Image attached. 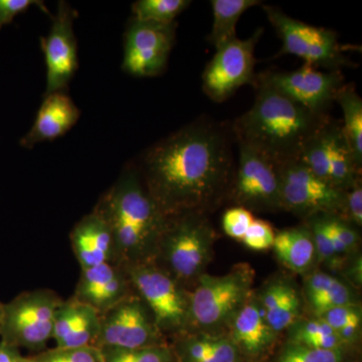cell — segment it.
I'll use <instances>...</instances> for the list:
<instances>
[{"label": "cell", "instance_id": "obj_1", "mask_svg": "<svg viewBox=\"0 0 362 362\" xmlns=\"http://www.w3.org/2000/svg\"><path fill=\"white\" fill-rule=\"evenodd\" d=\"M233 141L230 124L199 119L143 153L136 168L165 218L204 214L230 194Z\"/></svg>", "mask_w": 362, "mask_h": 362}, {"label": "cell", "instance_id": "obj_2", "mask_svg": "<svg viewBox=\"0 0 362 362\" xmlns=\"http://www.w3.org/2000/svg\"><path fill=\"white\" fill-rule=\"evenodd\" d=\"M256 99L232 124L233 138L268 157L279 166L298 160L330 116H319L269 86L255 84Z\"/></svg>", "mask_w": 362, "mask_h": 362}, {"label": "cell", "instance_id": "obj_3", "mask_svg": "<svg viewBox=\"0 0 362 362\" xmlns=\"http://www.w3.org/2000/svg\"><path fill=\"white\" fill-rule=\"evenodd\" d=\"M93 211L110 228L116 265L127 268L152 262L168 218L150 197L135 165L124 169Z\"/></svg>", "mask_w": 362, "mask_h": 362}, {"label": "cell", "instance_id": "obj_4", "mask_svg": "<svg viewBox=\"0 0 362 362\" xmlns=\"http://www.w3.org/2000/svg\"><path fill=\"white\" fill-rule=\"evenodd\" d=\"M214 230L202 214L168 218L152 263L185 288L202 275L211 258Z\"/></svg>", "mask_w": 362, "mask_h": 362}, {"label": "cell", "instance_id": "obj_5", "mask_svg": "<svg viewBox=\"0 0 362 362\" xmlns=\"http://www.w3.org/2000/svg\"><path fill=\"white\" fill-rule=\"evenodd\" d=\"M254 272L239 265L223 276L202 275L189 294V316L187 331L216 330L230 323L251 291Z\"/></svg>", "mask_w": 362, "mask_h": 362}, {"label": "cell", "instance_id": "obj_6", "mask_svg": "<svg viewBox=\"0 0 362 362\" xmlns=\"http://www.w3.org/2000/svg\"><path fill=\"white\" fill-rule=\"evenodd\" d=\"M63 301L52 290L37 289L2 303L0 341L33 354L47 349L52 339L54 315Z\"/></svg>", "mask_w": 362, "mask_h": 362}, {"label": "cell", "instance_id": "obj_7", "mask_svg": "<svg viewBox=\"0 0 362 362\" xmlns=\"http://www.w3.org/2000/svg\"><path fill=\"white\" fill-rule=\"evenodd\" d=\"M263 8L269 23L282 40V47L276 58L292 54L318 70L342 71L344 66H351L334 30L293 18L277 6H263Z\"/></svg>", "mask_w": 362, "mask_h": 362}, {"label": "cell", "instance_id": "obj_8", "mask_svg": "<svg viewBox=\"0 0 362 362\" xmlns=\"http://www.w3.org/2000/svg\"><path fill=\"white\" fill-rule=\"evenodd\" d=\"M136 294L148 307L157 328L164 337L187 331L189 293L152 262L125 268Z\"/></svg>", "mask_w": 362, "mask_h": 362}, {"label": "cell", "instance_id": "obj_9", "mask_svg": "<svg viewBox=\"0 0 362 362\" xmlns=\"http://www.w3.org/2000/svg\"><path fill=\"white\" fill-rule=\"evenodd\" d=\"M100 316L99 333L93 344L97 349H133L168 344L148 307L134 290Z\"/></svg>", "mask_w": 362, "mask_h": 362}, {"label": "cell", "instance_id": "obj_10", "mask_svg": "<svg viewBox=\"0 0 362 362\" xmlns=\"http://www.w3.org/2000/svg\"><path fill=\"white\" fill-rule=\"evenodd\" d=\"M255 84L269 86L319 116L329 111L344 83L342 71H320L304 64L294 71H267L256 75Z\"/></svg>", "mask_w": 362, "mask_h": 362}, {"label": "cell", "instance_id": "obj_11", "mask_svg": "<svg viewBox=\"0 0 362 362\" xmlns=\"http://www.w3.org/2000/svg\"><path fill=\"white\" fill-rule=\"evenodd\" d=\"M280 185L285 211L307 218L320 214L344 216L346 192L319 178L300 159L280 166Z\"/></svg>", "mask_w": 362, "mask_h": 362}, {"label": "cell", "instance_id": "obj_12", "mask_svg": "<svg viewBox=\"0 0 362 362\" xmlns=\"http://www.w3.org/2000/svg\"><path fill=\"white\" fill-rule=\"evenodd\" d=\"M235 168L230 195L237 206L250 211H277L281 204L280 166L242 143Z\"/></svg>", "mask_w": 362, "mask_h": 362}, {"label": "cell", "instance_id": "obj_13", "mask_svg": "<svg viewBox=\"0 0 362 362\" xmlns=\"http://www.w3.org/2000/svg\"><path fill=\"white\" fill-rule=\"evenodd\" d=\"M263 33L259 28L249 39L237 37L216 49L202 74V90L211 101L221 103L243 86H254L255 49Z\"/></svg>", "mask_w": 362, "mask_h": 362}, {"label": "cell", "instance_id": "obj_14", "mask_svg": "<svg viewBox=\"0 0 362 362\" xmlns=\"http://www.w3.org/2000/svg\"><path fill=\"white\" fill-rule=\"evenodd\" d=\"M299 159L314 175L343 192L361 181V168L345 141L341 123L332 118L308 142Z\"/></svg>", "mask_w": 362, "mask_h": 362}, {"label": "cell", "instance_id": "obj_15", "mask_svg": "<svg viewBox=\"0 0 362 362\" xmlns=\"http://www.w3.org/2000/svg\"><path fill=\"white\" fill-rule=\"evenodd\" d=\"M176 26L131 18L124 33L122 70L136 78L163 74L175 45Z\"/></svg>", "mask_w": 362, "mask_h": 362}, {"label": "cell", "instance_id": "obj_16", "mask_svg": "<svg viewBox=\"0 0 362 362\" xmlns=\"http://www.w3.org/2000/svg\"><path fill=\"white\" fill-rule=\"evenodd\" d=\"M78 13L61 0L57 13L52 16L49 35L40 37V47L47 66L45 94L66 92L71 78L78 68V44L74 32V21Z\"/></svg>", "mask_w": 362, "mask_h": 362}, {"label": "cell", "instance_id": "obj_17", "mask_svg": "<svg viewBox=\"0 0 362 362\" xmlns=\"http://www.w3.org/2000/svg\"><path fill=\"white\" fill-rule=\"evenodd\" d=\"M132 292L126 269L106 263L81 272L74 297L89 305L101 315Z\"/></svg>", "mask_w": 362, "mask_h": 362}, {"label": "cell", "instance_id": "obj_18", "mask_svg": "<svg viewBox=\"0 0 362 362\" xmlns=\"http://www.w3.org/2000/svg\"><path fill=\"white\" fill-rule=\"evenodd\" d=\"M81 111L66 92L45 95L35 122L20 144L32 149L39 143L52 141L69 132L80 119Z\"/></svg>", "mask_w": 362, "mask_h": 362}, {"label": "cell", "instance_id": "obj_19", "mask_svg": "<svg viewBox=\"0 0 362 362\" xmlns=\"http://www.w3.org/2000/svg\"><path fill=\"white\" fill-rule=\"evenodd\" d=\"M71 244L82 270L101 264H115V246L110 228L95 211L86 214L74 226Z\"/></svg>", "mask_w": 362, "mask_h": 362}, {"label": "cell", "instance_id": "obj_20", "mask_svg": "<svg viewBox=\"0 0 362 362\" xmlns=\"http://www.w3.org/2000/svg\"><path fill=\"white\" fill-rule=\"evenodd\" d=\"M101 316L89 305L71 297L62 302L54 315L52 339L57 347H80L94 344Z\"/></svg>", "mask_w": 362, "mask_h": 362}, {"label": "cell", "instance_id": "obj_21", "mask_svg": "<svg viewBox=\"0 0 362 362\" xmlns=\"http://www.w3.org/2000/svg\"><path fill=\"white\" fill-rule=\"evenodd\" d=\"M230 337L245 358H258L270 350L276 333L256 302H246L230 320Z\"/></svg>", "mask_w": 362, "mask_h": 362}, {"label": "cell", "instance_id": "obj_22", "mask_svg": "<svg viewBox=\"0 0 362 362\" xmlns=\"http://www.w3.org/2000/svg\"><path fill=\"white\" fill-rule=\"evenodd\" d=\"M177 362H245V356L230 337L187 332L170 345Z\"/></svg>", "mask_w": 362, "mask_h": 362}, {"label": "cell", "instance_id": "obj_23", "mask_svg": "<svg viewBox=\"0 0 362 362\" xmlns=\"http://www.w3.org/2000/svg\"><path fill=\"white\" fill-rule=\"evenodd\" d=\"M273 247L279 259L295 272L307 270L315 254V245L308 226L281 230L276 235Z\"/></svg>", "mask_w": 362, "mask_h": 362}, {"label": "cell", "instance_id": "obj_24", "mask_svg": "<svg viewBox=\"0 0 362 362\" xmlns=\"http://www.w3.org/2000/svg\"><path fill=\"white\" fill-rule=\"evenodd\" d=\"M213 25L207 40L214 49L237 39V25L247 9L261 6L259 0H213Z\"/></svg>", "mask_w": 362, "mask_h": 362}, {"label": "cell", "instance_id": "obj_25", "mask_svg": "<svg viewBox=\"0 0 362 362\" xmlns=\"http://www.w3.org/2000/svg\"><path fill=\"white\" fill-rule=\"evenodd\" d=\"M335 102L343 113L342 134L357 165L362 168V99L354 84H344Z\"/></svg>", "mask_w": 362, "mask_h": 362}, {"label": "cell", "instance_id": "obj_26", "mask_svg": "<svg viewBox=\"0 0 362 362\" xmlns=\"http://www.w3.org/2000/svg\"><path fill=\"white\" fill-rule=\"evenodd\" d=\"M290 342L326 350L344 349L345 346L337 333L319 318L294 324Z\"/></svg>", "mask_w": 362, "mask_h": 362}, {"label": "cell", "instance_id": "obj_27", "mask_svg": "<svg viewBox=\"0 0 362 362\" xmlns=\"http://www.w3.org/2000/svg\"><path fill=\"white\" fill-rule=\"evenodd\" d=\"M192 4L188 0H138L132 4V18L147 23L170 25Z\"/></svg>", "mask_w": 362, "mask_h": 362}, {"label": "cell", "instance_id": "obj_28", "mask_svg": "<svg viewBox=\"0 0 362 362\" xmlns=\"http://www.w3.org/2000/svg\"><path fill=\"white\" fill-rule=\"evenodd\" d=\"M319 319L327 323L345 345L356 341L361 326V309L354 305H345L324 312Z\"/></svg>", "mask_w": 362, "mask_h": 362}, {"label": "cell", "instance_id": "obj_29", "mask_svg": "<svg viewBox=\"0 0 362 362\" xmlns=\"http://www.w3.org/2000/svg\"><path fill=\"white\" fill-rule=\"evenodd\" d=\"M100 350L103 354L104 362H177L169 344L133 349Z\"/></svg>", "mask_w": 362, "mask_h": 362}, {"label": "cell", "instance_id": "obj_30", "mask_svg": "<svg viewBox=\"0 0 362 362\" xmlns=\"http://www.w3.org/2000/svg\"><path fill=\"white\" fill-rule=\"evenodd\" d=\"M28 362H104L101 350L93 345L54 347L26 356Z\"/></svg>", "mask_w": 362, "mask_h": 362}, {"label": "cell", "instance_id": "obj_31", "mask_svg": "<svg viewBox=\"0 0 362 362\" xmlns=\"http://www.w3.org/2000/svg\"><path fill=\"white\" fill-rule=\"evenodd\" d=\"M344 349H318L290 342L282 349L274 362H344Z\"/></svg>", "mask_w": 362, "mask_h": 362}, {"label": "cell", "instance_id": "obj_32", "mask_svg": "<svg viewBox=\"0 0 362 362\" xmlns=\"http://www.w3.org/2000/svg\"><path fill=\"white\" fill-rule=\"evenodd\" d=\"M300 314V299L296 290L290 286L277 308L269 315L264 316L272 330L277 334L296 324Z\"/></svg>", "mask_w": 362, "mask_h": 362}, {"label": "cell", "instance_id": "obj_33", "mask_svg": "<svg viewBox=\"0 0 362 362\" xmlns=\"http://www.w3.org/2000/svg\"><path fill=\"white\" fill-rule=\"evenodd\" d=\"M255 216L252 211L242 206L228 209L223 216V228L232 239L243 240L251 226Z\"/></svg>", "mask_w": 362, "mask_h": 362}, {"label": "cell", "instance_id": "obj_34", "mask_svg": "<svg viewBox=\"0 0 362 362\" xmlns=\"http://www.w3.org/2000/svg\"><path fill=\"white\" fill-rule=\"evenodd\" d=\"M275 237L274 228L268 221L255 218L242 242L249 249L255 251H265L273 247Z\"/></svg>", "mask_w": 362, "mask_h": 362}, {"label": "cell", "instance_id": "obj_35", "mask_svg": "<svg viewBox=\"0 0 362 362\" xmlns=\"http://www.w3.org/2000/svg\"><path fill=\"white\" fill-rule=\"evenodd\" d=\"M351 299L352 295L349 287L337 280L326 294L312 307L319 316L330 309L351 304Z\"/></svg>", "mask_w": 362, "mask_h": 362}, {"label": "cell", "instance_id": "obj_36", "mask_svg": "<svg viewBox=\"0 0 362 362\" xmlns=\"http://www.w3.org/2000/svg\"><path fill=\"white\" fill-rule=\"evenodd\" d=\"M39 6L45 13L51 16L44 2L39 0H0V30L13 23L16 16L25 13L30 6Z\"/></svg>", "mask_w": 362, "mask_h": 362}, {"label": "cell", "instance_id": "obj_37", "mask_svg": "<svg viewBox=\"0 0 362 362\" xmlns=\"http://www.w3.org/2000/svg\"><path fill=\"white\" fill-rule=\"evenodd\" d=\"M337 279L325 273H315L307 283V296L311 306L317 303L337 282Z\"/></svg>", "mask_w": 362, "mask_h": 362}, {"label": "cell", "instance_id": "obj_38", "mask_svg": "<svg viewBox=\"0 0 362 362\" xmlns=\"http://www.w3.org/2000/svg\"><path fill=\"white\" fill-rule=\"evenodd\" d=\"M344 216L356 226L362 225V187L361 181L350 188L345 197ZM343 216V218H344Z\"/></svg>", "mask_w": 362, "mask_h": 362}, {"label": "cell", "instance_id": "obj_39", "mask_svg": "<svg viewBox=\"0 0 362 362\" xmlns=\"http://www.w3.org/2000/svg\"><path fill=\"white\" fill-rule=\"evenodd\" d=\"M0 362H28L21 349L0 341Z\"/></svg>", "mask_w": 362, "mask_h": 362}, {"label": "cell", "instance_id": "obj_40", "mask_svg": "<svg viewBox=\"0 0 362 362\" xmlns=\"http://www.w3.org/2000/svg\"><path fill=\"white\" fill-rule=\"evenodd\" d=\"M2 303L0 302V320H1Z\"/></svg>", "mask_w": 362, "mask_h": 362}]
</instances>
